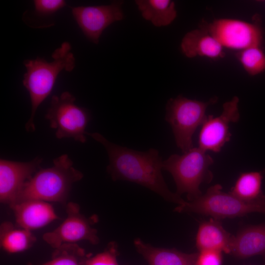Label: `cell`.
Returning a JSON list of instances; mask_svg holds the SVG:
<instances>
[{
    "mask_svg": "<svg viewBox=\"0 0 265 265\" xmlns=\"http://www.w3.org/2000/svg\"><path fill=\"white\" fill-rule=\"evenodd\" d=\"M137 251L149 265H195L198 253H186L175 249L156 247L140 239L134 240Z\"/></svg>",
    "mask_w": 265,
    "mask_h": 265,
    "instance_id": "2e32d148",
    "label": "cell"
},
{
    "mask_svg": "<svg viewBox=\"0 0 265 265\" xmlns=\"http://www.w3.org/2000/svg\"><path fill=\"white\" fill-rule=\"evenodd\" d=\"M181 48L183 53L189 58L201 56L215 59L224 56V48L202 27L187 32L182 39Z\"/></svg>",
    "mask_w": 265,
    "mask_h": 265,
    "instance_id": "5bb4252c",
    "label": "cell"
},
{
    "mask_svg": "<svg viewBox=\"0 0 265 265\" xmlns=\"http://www.w3.org/2000/svg\"><path fill=\"white\" fill-rule=\"evenodd\" d=\"M35 12L42 16H48L54 14L66 6L63 0H34Z\"/></svg>",
    "mask_w": 265,
    "mask_h": 265,
    "instance_id": "cb8c5ba5",
    "label": "cell"
},
{
    "mask_svg": "<svg viewBox=\"0 0 265 265\" xmlns=\"http://www.w3.org/2000/svg\"><path fill=\"white\" fill-rule=\"evenodd\" d=\"M86 134L105 148L109 158L107 171L113 180L140 185L178 205L185 202L180 195L169 189L161 173L163 160L157 149L138 151L112 143L98 132H86Z\"/></svg>",
    "mask_w": 265,
    "mask_h": 265,
    "instance_id": "6da1fadb",
    "label": "cell"
},
{
    "mask_svg": "<svg viewBox=\"0 0 265 265\" xmlns=\"http://www.w3.org/2000/svg\"></svg>",
    "mask_w": 265,
    "mask_h": 265,
    "instance_id": "484cf974",
    "label": "cell"
},
{
    "mask_svg": "<svg viewBox=\"0 0 265 265\" xmlns=\"http://www.w3.org/2000/svg\"><path fill=\"white\" fill-rule=\"evenodd\" d=\"M36 238L31 231L20 227L9 221H5L0 226V245L9 253L25 251L36 242Z\"/></svg>",
    "mask_w": 265,
    "mask_h": 265,
    "instance_id": "ac0fdd59",
    "label": "cell"
},
{
    "mask_svg": "<svg viewBox=\"0 0 265 265\" xmlns=\"http://www.w3.org/2000/svg\"><path fill=\"white\" fill-rule=\"evenodd\" d=\"M10 208L15 216V224L29 231L41 228L59 218L52 205L44 201L27 200Z\"/></svg>",
    "mask_w": 265,
    "mask_h": 265,
    "instance_id": "4fadbf2b",
    "label": "cell"
},
{
    "mask_svg": "<svg viewBox=\"0 0 265 265\" xmlns=\"http://www.w3.org/2000/svg\"><path fill=\"white\" fill-rule=\"evenodd\" d=\"M237 57L244 70L250 75L255 76L265 71V54L260 46L239 51Z\"/></svg>",
    "mask_w": 265,
    "mask_h": 265,
    "instance_id": "7402d4cb",
    "label": "cell"
},
{
    "mask_svg": "<svg viewBox=\"0 0 265 265\" xmlns=\"http://www.w3.org/2000/svg\"><path fill=\"white\" fill-rule=\"evenodd\" d=\"M122 3L119 1L109 5L74 7L71 9L72 14L85 37L98 44L102 32L107 27L124 18Z\"/></svg>",
    "mask_w": 265,
    "mask_h": 265,
    "instance_id": "8fae6325",
    "label": "cell"
},
{
    "mask_svg": "<svg viewBox=\"0 0 265 265\" xmlns=\"http://www.w3.org/2000/svg\"><path fill=\"white\" fill-rule=\"evenodd\" d=\"M53 163L51 167L40 168L26 183L14 204L31 199L66 204L72 185L83 175L73 167L67 155L59 156Z\"/></svg>",
    "mask_w": 265,
    "mask_h": 265,
    "instance_id": "3957f363",
    "label": "cell"
},
{
    "mask_svg": "<svg viewBox=\"0 0 265 265\" xmlns=\"http://www.w3.org/2000/svg\"><path fill=\"white\" fill-rule=\"evenodd\" d=\"M75 100L69 92L53 96L45 117L51 128L56 130L57 138H73L83 143L86 141L85 129L90 115L86 109L76 105Z\"/></svg>",
    "mask_w": 265,
    "mask_h": 265,
    "instance_id": "52a82bcc",
    "label": "cell"
},
{
    "mask_svg": "<svg viewBox=\"0 0 265 265\" xmlns=\"http://www.w3.org/2000/svg\"><path fill=\"white\" fill-rule=\"evenodd\" d=\"M143 17L156 26L170 25L177 16L175 2L170 0H136Z\"/></svg>",
    "mask_w": 265,
    "mask_h": 265,
    "instance_id": "ffe728a7",
    "label": "cell"
},
{
    "mask_svg": "<svg viewBox=\"0 0 265 265\" xmlns=\"http://www.w3.org/2000/svg\"><path fill=\"white\" fill-rule=\"evenodd\" d=\"M233 236L224 229L219 220L211 219L200 224L196 246L199 252L215 250L230 253Z\"/></svg>",
    "mask_w": 265,
    "mask_h": 265,
    "instance_id": "e0dca14e",
    "label": "cell"
},
{
    "mask_svg": "<svg viewBox=\"0 0 265 265\" xmlns=\"http://www.w3.org/2000/svg\"><path fill=\"white\" fill-rule=\"evenodd\" d=\"M117 246L115 242H109L102 252L91 256L87 255L83 265H119Z\"/></svg>",
    "mask_w": 265,
    "mask_h": 265,
    "instance_id": "603a6c76",
    "label": "cell"
},
{
    "mask_svg": "<svg viewBox=\"0 0 265 265\" xmlns=\"http://www.w3.org/2000/svg\"><path fill=\"white\" fill-rule=\"evenodd\" d=\"M87 255L77 243H65L54 249L51 260L40 265H83Z\"/></svg>",
    "mask_w": 265,
    "mask_h": 265,
    "instance_id": "44dd1931",
    "label": "cell"
},
{
    "mask_svg": "<svg viewBox=\"0 0 265 265\" xmlns=\"http://www.w3.org/2000/svg\"><path fill=\"white\" fill-rule=\"evenodd\" d=\"M39 157L27 162L0 160V202L13 206L26 183L41 168Z\"/></svg>",
    "mask_w": 265,
    "mask_h": 265,
    "instance_id": "7c38bea8",
    "label": "cell"
},
{
    "mask_svg": "<svg viewBox=\"0 0 265 265\" xmlns=\"http://www.w3.org/2000/svg\"><path fill=\"white\" fill-rule=\"evenodd\" d=\"M263 172L242 173L237 179L229 193L237 198L249 203L265 200L262 189Z\"/></svg>",
    "mask_w": 265,
    "mask_h": 265,
    "instance_id": "d6986e66",
    "label": "cell"
},
{
    "mask_svg": "<svg viewBox=\"0 0 265 265\" xmlns=\"http://www.w3.org/2000/svg\"><path fill=\"white\" fill-rule=\"evenodd\" d=\"M230 253L241 259L265 255V224L245 228L233 236Z\"/></svg>",
    "mask_w": 265,
    "mask_h": 265,
    "instance_id": "9a60e30c",
    "label": "cell"
},
{
    "mask_svg": "<svg viewBox=\"0 0 265 265\" xmlns=\"http://www.w3.org/2000/svg\"><path fill=\"white\" fill-rule=\"evenodd\" d=\"M71 50L70 44L64 42L52 53V61L40 57L24 61L26 71L24 75L23 84L29 93L31 105L30 117L26 124L27 132L35 131L36 111L51 93L59 73L63 70L72 71L75 68L76 60Z\"/></svg>",
    "mask_w": 265,
    "mask_h": 265,
    "instance_id": "7a4b0ae2",
    "label": "cell"
},
{
    "mask_svg": "<svg viewBox=\"0 0 265 265\" xmlns=\"http://www.w3.org/2000/svg\"><path fill=\"white\" fill-rule=\"evenodd\" d=\"M239 99L234 96L223 105L221 114L214 117L207 115L201 125L198 135V147L207 152H219L226 143L230 141L231 133L230 123L239 121Z\"/></svg>",
    "mask_w": 265,
    "mask_h": 265,
    "instance_id": "30bf717a",
    "label": "cell"
},
{
    "mask_svg": "<svg viewBox=\"0 0 265 265\" xmlns=\"http://www.w3.org/2000/svg\"><path fill=\"white\" fill-rule=\"evenodd\" d=\"M67 217L53 230L43 235V239L51 247L56 249L63 244L77 243L82 240L92 244L99 243L97 230L90 220L80 212L78 204L72 202L66 204Z\"/></svg>",
    "mask_w": 265,
    "mask_h": 265,
    "instance_id": "9c48e42d",
    "label": "cell"
},
{
    "mask_svg": "<svg viewBox=\"0 0 265 265\" xmlns=\"http://www.w3.org/2000/svg\"><path fill=\"white\" fill-rule=\"evenodd\" d=\"M221 252L204 250L198 253L195 265H222Z\"/></svg>",
    "mask_w": 265,
    "mask_h": 265,
    "instance_id": "d4e9b609",
    "label": "cell"
},
{
    "mask_svg": "<svg viewBox=\"0 0 265 265\" xmlns=\"http://www.w3.org/2000/svg\"><path fill=\"white\" fill-rule=\"evenodd\" d=\"M212 158L199 147L192 148L182 155L173 154L163 161L162 170L172 176L180 195L186 193L188 201L202 195L200 186L210 183L213 175L210 166L213 163Z\"/></svg>",
    "mask_w": 265,
    "mask_h": 265,
    "instance_id": "277c9868",
    "label": "cell"
},
{
    "mask_svg": "<svg viewBox=\"0 0 265 265\" xmlns=\"http://www.w3.org/2000/svg\"><path fill=\"white\" fill-rule=\"evenodd\" d=\"M202 27L212 34L224 48L241 51L260 46L262 31L254 23L230 18L216 19Z\"/></svg>",
    "mask_w": 265,
    "mask_h": 265,
    "instance_id": "ba28073f",
    "label": "cell"
},
{
    "mask_svg": "<svg viewBox=\"0 0 265 265\" xmlns=\"http://www.w3.org/2000/svg\"><path fill=\"white\" fill-rule=\"evenodd\" d=\"M216 101V97L203 102L181 95L168 100L165 119L171 127L177 147L183 153L193 148V134L206 119L207 107Z\"/></svg>",
    "mask_w": 265,
    "mask_h": 265,
    "instance_id": "8992f818",
    "label": "cell"
},
{
    "mask_svg": "<svg viewBox=\"0 0 265 265\" xmlns=\"http://www.w3.org/2000/svg\"><path fill=\"white\" fill-rule=\"evenodd\" d=\"M222 189L221 185H213L204 195L191 201H185L175 211L211 216L216 220L242 216L251 212L265 213V200L246 202Z\"/></svg>",
    "mask_w": 265,
    "mask_h": 265,
    "instance_id": "5b68a950",
    "label": "cell"
}]
</instances>
